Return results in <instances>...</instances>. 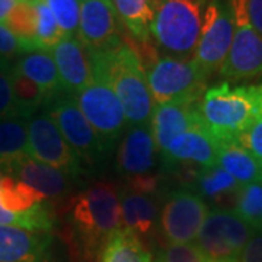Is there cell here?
<instances>
[{
  "instance_id": "obj_12",
  "label": "cell",
  "mask_w": 262,
  "mask_h": 262,
  "mask_svg": "<svg viewBox=\"0 0 262 262\" xmlns=\"http://www.w3.org/2000/svg\"><path fill=\"white\" fill-rule=\"evenodd\" d=\"M208 214V207L195 191L181 188L170 192L160 211L162 233L169 244H192Z\"/></svg>"
},
{
  "instance_id": "obj_38",
  "label": "cell",
  "mask_w": 262,
  "mask_h": 262,
  "mask_svg": "<svg viewBox=\"0 0 262 262\" xmlns=\"http://www.w3.org/2000/svg\"><path fill=\"white\" fill-rule=\"evenodd\" d=\"M2 175H3V172L0 170V178H2ZM0 226H16V227L25 229L24 222H22L19 217H16V215L13 214H9V213L3 211L2 208H0Z\"/></svg>"
},
{
  "instance_id": "obj_42",
  "label": "cell",
  "mask_w": 262,
  "mask_h": 262,
  "mask_svg": "<svg viewBox=\"0 0 262 262\" xmlns=\"http://www.w3.org/2000/svg\"><path fill=\"white\" fill-rule=\"evenodd\" d=\"M0 61H2V58H0Z\"/></svg>"
},
{
  "instance_id": "obj_36",
  "label": "cell",
  "mask_w": 262,
  "mask_h": 262,
  "mask_svg": "<svg viewBox=\"0 0 262 262\" xmlns=\"http://www.w3.org/2000/svg\"><path fill=\"white\" fill-rule=\"evenodd\" d=\"M237 262H262V229L253 232Z\"/></svg>"
},
{
  "instance_id": "obj_15",
  "label": "cell",
  "mask_w": 262,
  "mask_h": 262,
  "mask_svg": "<svg viewBox=\"0 0 262 262\" xmlns=\"http://www.w3.org/2000/svg\"><path fill=\"white\" fill-rule=\"evenodd\" d=\"M219 141L207 131L206 125H198L184 131L160 153L163 165H195L200 169L213 168L217 165Z\"/></svg>"
},
{
  "instance_id": "obj_34",
  "label": "cell",
  "mask_w": 262,
  "mask_h": 262,
  "mask_svg": "<svg viewBox=\"0 0 262 262\" xmlns=\"http://www.w3.org/2000/svg\"><path fill=\"white\" fill-rule=\"evenodd\" d=\"M236 143L248 150L259 163L262 162V114L256 118L252 125L245 130L237 139Z\"/></svg>"
},
{
  "instance_id": "obj_25",
  "label": "cell",
  "mask_w": 262,
  "mask_h": 262,
  "mask_svg": "<svg viewBox=\"0 0 262 262\" xmlns=\"http://www.w3.org/2000/svg\"><path fill=\"white\" fill-rule=\"evenodd\" d=\"M25 155H28V120L19 117L0 120V170Z\"/></svg>"
},
{
  "instance_id": "obj_32",
  "label": "cell",
  "mask_w": 262,
  "mask_h": 262,
  "mask_svg": "<svg viewBox=\"0 0 262 262\" xmlns=\"http://www.w3.org/2000/svg\"><path fill=\"white\" fill-rule=\"evenodd\" d=\"M10 64L8 60L0 61V120L3 118H24L19 110L18 101L13 94L12 79H10ZM27 120V118H25Z\"/></svg>"
},
{
  "instance_id": "obj_16",
  "label": "cell",
  "mask_w": 262,
  "mask_h": 262,
  "mask_svg": "<svg viewBox=\"0 0 262 262\" xmlns=\"http://www.w3.org/2000/svg\"><path fill=\"white\" fill-rule=\"evenodd\" d=\"M203 124L198 102L177 101L156 105L150 117V130L158 153L166 149L177 136Z\"/></svg>"
},
{
  "instance_id": "obj_27",
  "label": "cell",
  "mask_w": 262,
  "mask_h": 262,
  "mask_svg": "<svg viewBox=\"0 0 262 262\" xmlns=\"http://www.w3.org/2000/svg\"><path fill=\"white\" fill-rule=\"evenodd\" d=\"M10 79L20 114L24 118L29 120L39 106L47 103V96L39 89V86L22 75L15 64L10 67Z\"/></svg>"
},
{
  "instance_id": "obj_6",
  "label": "cell",
  "mask_w": 262,
  "mask_h": 262,
  "mask_svg": "<svg viewBox=\"0 0 262 262\" xmlns=\"http://www.w3.org/2000/svg\"><path fill=\"white\" fill-rule=\"evenodd\" d=\"M144 70L156 105L177 101L200 102L206 92L207 76L192 60L162 56L150 61Z\"/></svg>"
},
{
  "instance_id": "obj_35",
  "label": "cell",
  "mask_w": 262,
  "mask_h": 262,
  "mask_svg": "<svg viewBox=\"0 0 262 262\" xmlns=\"http://www.w3.org/2000/svg\"><path fill=\"white\" fill-rule=\"evenodd\" d=\"M25 54L22 42L5 24H0V58L8 60Z\"/></svg>"
},
{
  "instance_id": "obj_26",
  "label": "cell",
  "mask_w": 262,
  "mask_h": 262,
  "mask_svg": "<svg viewBox=\"0 0 262 262\" xmlns=\"http://www.w3.org/2000/svg\"><path fill=\"white\" fill-rule=\"evenodd\" d=\"M5 25L22 42L25 53L39 50L37 44V10L32 2L20 0L5 20Z\"/></svg>"
},
{
  "instance_id": "obj_29",
  "label": "cell",
  "mask_w": 262,
  "mask_h": 262,
  "mask_svg": "<svg viewBox=\"0 0 262 262\" xmlns=\"http://www.w3.org/2000/svg\"><path fill=\"white\" fill-rule=\"evenodd\" d=\"M234 213L255 230L262 229V182L241 187Z\"/></svg>"
},
{
  "instance_id": "obj_9",
  "label": "cell",
  "mask_w": 262,
  "mask_h": 262,
  "mask_svg": "<svg viewBox=\"0 0 262 262\" xmlns=\"http://www.w3.org/2000/svg\"><path fill=\"white\" fill-rule=\"evenodd\" d=\"M234 34L230 0H210L192 61L208 77L225 63Z\"/></svg>"
},
{
  "instance_id": "obj_3",
  "label": "cell",
  "mask_w": 262,
  "mask_h": 262,
  "mask_svg": "<svg viewBox=\"0 0 262 262\" xmlns=\"http://www.w3.org/2000/svg\"><path fill=\"white\" fill-rule=\"evenodd\" d=\"M102 63L106 79L121 103L127 122L146 125L155 108L144 64L139 53L128 44L95 53Z\"/></svg>"
},
{
  "instance_id": "obj_10",
  "label": "cell",
  "mask_w": 262,
  "mask_h": 262,
  "mask_svg": "<svg viewBox=\"0 0 262 262\" xmlns=\"http://www.w3.org/2000/svg\"><path fill=\"white\" fill-rule=\"evenodd\" d=\"M233 8L234 34L229 54L220 67L227 80H245L262 75V38L248 16V0H230Z\"/></svg>"
},
{
  "instance_id": "obj_5",
  "label": "cell",
  "mask_w": 262,
  "mask_h": 262,
  "mask_svg": "<svg viewBox=\"0 0 262 262\" xmlns=\"http://www.w3.org/2000/svg\"><path fill=\"white\" fill-rule=\"evenodd\" d=\"M89 60L91 79L73 98L105 147L111 150L114 143L122 134L127 118L121 103L106 79L99 57L95 53H89Z\"/></svg>"
},
{
  "instance_id": "obj_30",
  "label": "cell",
  "mask_w": 262,
  "mask_h": 262,
  "mask_svg": "<svg viewBox=\"0 0 262 262\" xmlns=\"http://www.w3.org/2000/svg\"><path fill=\"white\" fill-rule=\"evenodd\" d=\"M37 10V44L39 50L51 51L57 42L64 37V32L58 27L54 15L44 0H35Z\"/></svg>"
},
{
  "instance_id": "obj_4",
  "label": "cell",
  "mask_w": 262,
  "mask_h": 262,
  "mask_svg": "<svg viewBox=\"0 0 262 262\" xmlns=\"http://www.w3.org/2000/svg\"><path fill=\"white\" fill-rule=\"evenodd\" d=\"M207 5L208 0H156L150 35L165 56H194Z\"/></svg>"
},
{
  "instance_id": "obj_31",
  "label": "cell",
  "mask_w": 262,
  "mask_h": 262,
  "mask_svg": "<svg viewBox=\"0 0 262 262\" xmlns=\"http://www.w3.org/2000/svg\"><path fill=\"white\" fill-rule=\"evenodd\" d=\"M54 15L58 27L64 35H75L79 32L80 20V0H44Z\"/></svg>"
},
{
  "instance_id": "obj_20",
  "label": "cell",
  "mask_w": 262,
  "mask_h": 262,
  "mask_svg": "<svg viewBox=\"0 0 262 262\" xmlns=\"http://www.w3.org/2000/svg\"><path fill=\"white\" fill-rule=\"evenodd\" d=\"M121 207L122 229L137 236H146L155 227L158 219V206L151 195L136 192L124 187L118 194Z\"/></svg>"
},
{
  "instance_id": "obj_18",
  "label": "cell",
  "mask_w": 262,
  "mask_h": 262,
  "mask_svg": "<svg viewBox=\"0 0 262 262\" xmlns=\"http://www.w3.org/2000/svg\"><path fill=\"white\" fill-rule=\"evenodd\" d=\"M66 94L75 96L91 79L88 50L75 35H64L51 50Z\"/></svg>"
},
{
  "instance_id": "obj_23",
  "label": "cell",
  "mask_w": 262,
  "mask_h": 262,
  "mask_svg": "<svg viewBox=\"0 0 262 262\" xmlns=\"http://www.w3.org/2000/svg\"><path fill=\"white\" fill-rule=\"evenodd\" d=\"M117 16L133 37L141 42L150 39L156 0H113Z\"/></svg>"
},
{
  "instance_id": "obj_28",
  "label": "cell",
  "mask_w": 262,
  "mask_h": 262,
  "mask_svg": "<svg viewBox=\"0 0 262 262\" xmlns=\"http://www.w3.org/2000/svg\"><path fill=\"white\" fill-rule=\"evenodd\" d=\"M196 189L198 195L219 200L223 195L239 192L241 185L220 166L200 169L196 173Z\"/></svg>"
},
{
  "instance_id": "obj_19",
  "label": "cell",
  "mask_w": 262,
  "mask_h": 262,
  "mask_svg": "<svg viewBox=\"0 0 262 262\" xmlns=\"http://www.w3.org/2000/svg\"><path fill=\"white\" fill-rule=\"evenodd\" d=\"M51 242L46 232L0 226V262H46Z\"/></svg>"
},
{
  "instance_id": "obj_39",
  "label": "cell",
  "mask_w": 262,
  "mask_h": 262,
  "mask_svg": "<svg viewBox=\"0 0 262 262\" xmlns=\"http://www.w3.org/2000/svg\"><path fill=\"white\" fill-rule=\"evenodd\" d=\"M20 0H0V24H5L10 12L16 8Z\"/></svg>"
},
{
  "instance_id": "obj_13",
  "label": "cell",
  "mask_w": 262,
  "mask_h": 262,
  "mask_svg": "<svg viewBox=\"0 0 262 262\" xmlns=\"http://www.w3.org/2000/svg\"><path fill=\"white\" fill-rule=\"evenodd\" d=\"M77 38L88 53L108 51L121 44L113 0H80Z\"/></svg>"
},
{
  "instance_id": "obj_17",
  "label": "cell",
  "mask_w": 262,
  "mask_h": 262,
  "mask_svg": "<svg viewBox=\"0 0 262 262\" xmlns=\"http://www.w3.org/2000/svg\"><path fill=\"white\" fill-rule=\"evenodd\" d=\"M5 170L42 194L46 200L61 198L72 189V178L67 173L32 159L28 155L10 162Z\"/></svg>"
},
{
  "instance_id": "obj_43",
  "label": "cell",
  "mask_w": 262,
  "mask_h": 262,
  "mask_svg": "<svg viewBox=\"0 0 262 262\" xmlns=\"http://www.w3.org/2000/svg\"><path fill=\"white\" fill-rule=\"evenodd\" d=\"M210 262H211V261H210Z\"/></svg>"
},
{
  "instance_id": "obj_37",
  "label": "cell",
  "mask_w": 262,
  "mask_h": 262,
  "mask_svg": "<svg viewBox=\"0 0 262 262\" xmlns=\"http://www.w3.org/2000/svg\"><path fill=\"white\" fill-rule=\"evenodd\" d=\"M246 8L251 25L262 38V0H248Z\"/></svg>"
},
{
  "instance_id": "obj_24",
  "label": "cell",
  "mask_w": 262,
  "mask_h": 262,
  "mask_svg": "<svg viewBox=\"0 0 262 262\" xmlns=\"http://www.w3.org/2000/svg\"><path fill=\"white\" fill-rule=\"evenodd\" d=\"M99 262H153V259L137 234L120 229L103 245Z\"/></svg>"
},
{
  "instance_id": "obj_14",
  "label": "cell",
  "mask_w": 262,
  "mask_h": 262,
  "mask_svg": "<svg viewBox=\"0 0 262 262\" xmlns=\"http://www.w3.org/2000/svg\"><path fill=\"white\" fill-rule=\"evenodd\" d=\"M156 153L149 125H131L117 151V169L127 181L153 177L158 165Z\"/></svg>"
},
{
  "instance_id": "obj_1",
  "label": "cell",
  "mask_w": 262,
  "mask_h": 262,
  "mask_svg": "<svg viewBox=\"0 0 262 262\" xmlns=\"http://www.w3.org/2000/svg\"><path fill=\"white\" fill-rule=\"evenodd\" d=\"M198 111L217 141H236L262 114V83L232 86L229 82L206 89Z\"/></svg>"
},
{
  "instance_id": "obj_40",
  "label": "cell",
  "mask_w": 262,
  "mask_h": 262,
  "mask_svg": "<svg viewBox=\"0 0 262 262\" xmlns=\"http://www.w3.org/2000/svg\"><path fill=\"white\" fill-rule=\"evenodd\" d=\"M27 2H32V3H34V2H35V0H27Z\"/></svg>"
},
{
  "instance_id": "obj_41",
  "label": "cell",
  "mask_w": 262,
  "mask_h": 262,
  "mask_svg": "<svg viewBox=\"0 0 262 262\" xmlns=\"http://www.w3.org/2000/svg\"><path fill=\"white\" fill-rule=\"evenodd\" d=\"M261 172H262V162H261Z\"/></svg>"
},
{
  "instance_id": "obj_33",
  "label": "cell",
  "mask_w": 262,
  "mask_h": 262,
  "mask_svg": "<svg viewBox=\"0 0 262 262\" xmlns=\"http://www.w3.org/2000/svg\"><path fill=\"white\" fill-rule=\"evenodd\" d=\"M156 262H210L195 244H169L162 248Z\"/></svg>"
},
{
  "instance_id": "obj_8",
  "label": "cell",
  "mask_w": 262,
  "mask_h": 262,
  "mask_svg": "<svg viewBox=\"0 0 262 262\" xmlns=\"http://www.w3.org/2000/svg\"><path fill=\"white\" fill-rule=\"evenodd\" d=\"M255 229L233 210H208L195 245L211 262H237Z\"/></svg>"
},
{
  "instance_id": "obj_11",
  "label": "cell",
  "mask_w": 262,
  "mask_h": 262,
  "mask_svg": "<svg viewBox=\"0 0 262 262\" xmlns=\"http://www.w3.org/2000/svg\"><path fill=\"white\" fill-rule=\"evenodd\" d=\"M28 156L64 172L70 178L83 172V163L46 113L28 120Z\"/></svg>"
},
{
  "instance_id": "obj_2",
  "label": "cell",
  "mask_w": 262,
  "mask_h": 262,
  "mask_svg": "<svg viewBox=\"0 0 262 262\" xmlns=\"http://www.w3.org/2000/svg\"><path fill=\"white\" fill-rule=\"evenodd\" d=\"M69 222L86 252L102 251L110 236L122 229L118 191L110 182H96L70 201Z\"/></svg>"
},
{
  "instance_id": "obj_7",
  "label": "cell",
  "mask_w": 262,
  "mask_h": 262,
  "mask_svg": "<svg viewBox=\"0 0 262 262\" xmlns=\"http://www.w3.org/2000/svg\"><path fill=\"white\" fill-rule=\"evenodd\" d=\"M46 114L56 122L67 144L83 165L98 166L111 151L105 147L72 95L60 94L50 99L46 103Z\"/></svg>"
},
{
  "instance_id": "obj_21",
  "label": "cell",
  "mask_w": 262,
  "mask_h": 262,
  "mask_svg": "<svg viewBox=\"0 0 262 262\" xmlns=\"http://www.w3.org/2000/svg\"><path fill=\"white\" fill-rule=\"evenodd\" d=\"M15 67L25 77L39 86V89L47 96V102L57 95L66 94L51 51L37 50L25 53Z\"/></svg>"
},
{
  "instance_id": "obj_22",
  "label": "cell",
  "mask_w": 262,
  "mask_h": 262,
  "mask_svg": "<svg viewBox=\"0 0 262 262\" xmlns=\"http://www.w3.org/2000/svg\"><path fill=\"white\" fill-rule=\"evenodd\" d=\"M217 166L245 187L252 182H262L261 163L236 141H219Z\"/></svg>"
}]
</instances>
